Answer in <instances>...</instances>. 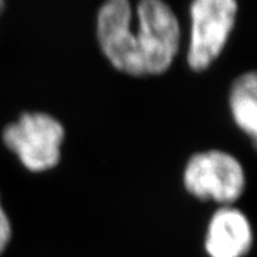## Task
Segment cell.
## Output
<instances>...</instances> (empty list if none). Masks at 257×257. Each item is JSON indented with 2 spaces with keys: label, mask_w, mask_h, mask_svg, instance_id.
Listing matches in <instances>:
<instances>
[{
  "label": "cell",
  "mask_w": 257,
  "mask_h": 257,
  "mask_svg": "<svg viewBox=\"0 0 257 257\" xmlns=\"http://www.w3.org/2000/svg\"><path fill=\"white\" fill-rule=\"evenodd\" d=\"M134 29L142 76L162 75L179 54L181 29L173 10L164 0H139Z\"/></svg>",
  "instance_id": "6da1fadb"
},
{
  "label": "cell",
  "mask_w": 257,
  "mask_h": 257,
  "mask_svg": "<svg viewBox=\"0 0 257 257\" xmlns=\"http://www.w3.org/2000/svg\"><path fill=\"white\" fill-rule=\"evenodd\" d=\"M236 14V0H193L186 53L192 71H205L219 58L232 33Z\"/></svg>",
  "instance_id": "277c9868"
},
{
  "label": "cell",
  "mask_w": 257,
  "mask_h": 257,
  "mask_svg": "<svg viewBox=\"0 0 257 257\" xmlns=\"http://www.w3.org/2000/svg\"><path fill=\"white\" fill-rule=\"evenodd\" d=\"M184 188L200 201H213L231 206L245 189V172L241 163L222 150L193 154L183 173Z\"/></svg>",
  "instance_id": "3957f363"
},
{
  "label": "cell",
  "mask_w": 257,
  "mask_h": 257,
  "mask_svg": "<svg viewBox=\"0 0 257 257\" xmlns=\"http://www.w3.org/2000/svg\"><path fill=\"white\" fill-rule=\"evenodd\" d=\"M253 243L248 217L232 206H220L211 215L205 233L209 257H244Z\"/></svg>",
  "instance_id": "8992f818"
},
{
  "label": "cell",
  "mask_w": 257,
  "mask_h": 257,
  "mask_svg": "<svg viewBox=\"0 0 257 257\" xmlns=\"http://www.w3.org/2000/svg\"><path fill=\"white\" fill-rule=\"evenodd\" d=\"M64 127L49 113L27 112L3 130L4 146L33 173L50 171L59 164Z\"/></svg>",
  "instance_id": "7a4b0ae2"
},
{
  "label": "cell",
  "mask_w": 257,
  "mask_h": 257,
  "mask_svg": "<svg viewBox=\"0 0 257 257\" xmlns=\"http://www.w3.org/2000/svg\"><path fill=\"white\" fill-rule=\"evenodd\" d=\"M96 33L102 54L117 71L143 78L134 40L130 0H105L98 10Z\"/></svg>",
  "instance_id": "5b68a950"
},
{
  "label": "cell",
  "mask_w": 257,
  "mask_h": 257,
  "mask_svg": "<svg viewBox=\"0 0 257 257\" xmlns=\"http://www.w3.org/2000/svg\"><path fill=\"white\" fill-rule=\"evenodd\" d=\"M231 117L237 127L256 143L257 136V76L244 72L233 81L228 96Z\"/></svg>",
  "instance_id": "52a82bcc"
},
{
  "label": "cell",
  "mask_w": 257,
  "mask_h": 257,
  "mask_svg": "<svg viewBox=\"0 0 257 257\" xmlns=\"http://www.w3.org/2000/svg\"><path fill=\"white\" fill-rule=\"evenodd\" d=\"M11 239H12V224L0 200V256L7 249Z\"/></svg>",
  "instance_id": "ba28073f"
},
{
  "label": "cell",
  "mask_w": 257,
  "mask_h": 257,
  "mask_svg": "<svg viewBox=\"0 0 257 257\" xmlns=\"http://www.w3.org/2000/svg\"><path fill=\"white\" fill-rule=\"evenodd\" d=\"M3 10H4V0H0V15H2Z\"/></svg>",
  "instance_id": "9c48e42d"
}]
</instances>
